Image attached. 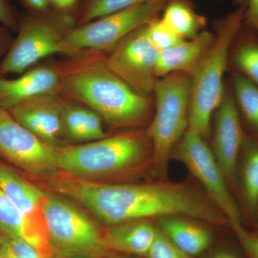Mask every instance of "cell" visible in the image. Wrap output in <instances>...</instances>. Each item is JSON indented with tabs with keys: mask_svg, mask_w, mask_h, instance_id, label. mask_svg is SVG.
<instances>
[{
	"mask_svg": "<svg viewBox=\"0 0 258 258\" xmlns=\"http://www.w3.org/2000/svg\"><path fill=\"white\" fill-rule=\"evenodd\" d=\"M59 93L86 105L117 128L143 125L152 112L148 96L129 87L107 67L103 58L84 61L64 70Z\"/></svg>",
	"mask_w": 258,
	"mask_h": 258,
	"instance_id": "6da1fadb",
	"label": "cell"
},
{
	"mask_svg": "<svg viewBox=\"0 0 258 258\" xmlns=\"http://www.w3.org/2000/svg\"><path fill=\"white\" fill-rule=\"evenodd\" d=\"M58 170L77 179H121L154 170L147 131L136 130L79 145L58 147Z\"/></svg>",
	"mask_w": 258,
	"mask_h": 258,
	"instance_id": "7a4b0ae2",
	"label": "cell"
},
{
	"mask_svg": "<svg viewBox=\"0 0 258 258\" xmlns=\"http://www.w3.org/2000/svg\"><path fill=\"white\" fill-rule=\"evenodd\" d=\"M244 6H237L216 24L215 40L191 76V96L188 128L208 137L212 115L224 94L225 75L232 45L243 25Z\"/></svg>",
	"mask_w": 258,
	"mask_h": 258,
	"instance_id": "3957f363",
	"label": "cell"
},
{
	"mask_svg": "<svg viewBox=\"0 0 258 258\" xmlns=\"http://www.w3.org/2000/svg\"><path fill=\"white\" fill-rule=\"evenodd\" d=\"M191 83L189 75L174 73L158 79L154 88L155 115L147 131L160 179H166L171 153L188 128Z\"/></svg>",
	"mask_w": 258,
	"mask_h": 258,
	"instance_id": "277c9868",
	"label": "cell"
},
{
	"mask_svg": "<svg viewBox=\"0 0 258 258\" xmlns=\"http://www.w3.org/2000/svg\"><path fill=\"white\" fill-rule=\"evenodd\" d=\"M42 212L52 258H107L112 253L103 244L102 231L74 205L46 193Z\"/></svg>",
	"mask_w": 258,
	"mask_h": 258,
	"instance_id": "5b68a950",
	"label": "cell"
},
{
	"mask_svg": "<svg viewBox=\"0 0 258 258\" xmlns=\"http://www.w3.org/2000/svg\"><path fill=\"white\" fill-rule=\"evenodd\" d=\"M169 0H149L105 15L69 30L60 53L74 55L86 50H108L131 33L159 17Z\"/></svg>",
	"mask_w": 258,
	"mask_h": 258,
	"instance_id": "8992f818",
	"label": "cell"
},
{
	"mask_svg": "<svg viewBox=\"0 0 258 258\" xmlns=\"http://www.w3.org/2000/svg\"><path fill=\"white\" fill-rule=\"evenodd\" d=\"M69 13H32L20 24L18 36L0 64V74L22 75L39 60L60 53L64 37L74 24Z\"/></svg>",
	"mask_w": 258,
	"mask_h": 258,
	"instance_id": "52a82bcc",
	"label": "cell"
},
{
	"mask_svg": "<svg viewBox=\"0 0 258 258\" xmlns=\"http://www.w3.org/2000/svg\"><path fill=\"white\" fill-rule=\"evenodd\" d=\"M203 136L187 129L171 153L200 181L204 191L227 217L229 225H242L240 210L231 195L221 168Z\"/></svg>",
	"mask_w": 258,
	"mask_h": 258,
	"instance_id": "ba28073f",
	"label": "cell"
},
{
	"mask_svg": "<svg viewBox=\"0 0 258 258\" xmlns=\"http://www.w3.org/2000/svg\"><path fill=\"white\" fill-rule=\"evenodd\" d=\"M0 155L33 175L52 177L59 171L58 147L43 142L1 108Z\"/></svg>",
	"mask_w": 258,
	"mask_h": 258,
	"instance_id": "9c48e42d",
	"label": "cell"
},
{
	"mask_svg": "<svg viewBox=\"0 0 258 258\" xmlns=\"http://www.w3.org/2000/svg\"><path fill=\"white\" fill-rule=\"evenodd\" d=\"M146 25L118 42L103 59L107 67L129 87L148 96L154 93L159 79L156 66L159 52L149 40Z\"/></svg>",
	"mask_w": 258,
	"mask_h": 258,
	"instance_id": "30bf717a",
	"label": "cell"
},
{
	"mask_svg": "<svg viewBox=\"0 0 258 258\" xmlns=\"http://www.w3.org/2000/svg\"><path fill=\"white\" fill-rule=\"evenodd\" d=\"M244 142L240 112L232 92H226L217 110L213 154L227 182H235L239 154Z\"/></svg>",
	"mask_w": 258,
	"mask_h": 258,
	"instance_id": "8fae6325",
	"label": "cell"
},
{
	"mask_svg": "<svg viewBox=\"0 0 258 258\" xmlns=\"http://www.w3.org/2000/svg\"><path fill=\"white\" fill-rule=\"evenodd\" d=\"M66 101L58 93L42 95L23 102L9 110L20 124L50 145L58 147L64 135Z\"/></svg>",
	"mask_w": 258,
	"mask_h": 258,
	"instance_id": "7c38bea8",
	"label": "cell"
},
{
	"mask_svg": "<svg viewBox=\"0 0 258 258\" xmlns=\"http://www.w3.org/2000/svg\"><path fill=\"white\" fill-rule=\"evenodd\" d=\"M64 70L51 66L31 69L15 79H0V108L9 110L35 97L59 93Z\"/></svg>",
	"mask_w": 258,
	"mask_h": 258,
	"instance_id": "4fadbf2b",
	"label": "cell"
},
{
	"mask_svg": "<svg viewBox=\"0 0 258 258\" xmlns=\"http://www.w3.org/2000/svg\"><path fill=\"white\" fill-rule=\"evenodd\" d=\"M158 232L159 227L152 220H137L108 226L102 237L110 252L145 258Z\"/></svg>",
	"mask_w": 258,
	"mask_h": 258,
	"instance_id": "5bb4252c",
	"label": "cell"
},
{
	"mask_svg": "<svg viewBox=\"0 0 258 258\" xmlns=\"http://www.w3.org/2000/svg\"><path fill=\"white\" fill-rule=\"evenodd\" d=\"M215 37V33L203 30L195 38L183 40L159 52L156 66L158 79L174 73H184L191 76Z\"/></svg>",
	"mask_w": 258,
	"mask_h": 258,
	"instance_id": "9a60e30c",
	"label": "cell"
},
{
	"mask_svg": "<svg viewBox=\"0 0 258 258\" xmlns=\"http://www.w3.org/2000/svg\"><path fill=\"white\" fill-rule=\"evenodd\" d=\"M0 189L29 221L46 231L42 212V204L46 193L1 163Z\"/></svg>",
	"mask_w": 258,
	"mask_h": 258,
	"instance_id": "2e32d148",
	"label": "cell"
},
{
	"mask_svg": "<svg viewBox=\"0 0 258 258\" xmlns=\"http://www.w3.org/2000/svg\"><path fill=\"white\" fill-rule=\"evenodd\" d=\"M161 232L174 245L191 257L205 253L213 242V236L205 226L187 217L169 216L157 219Z\"/></svg>",
	"mask_w": 258,
	"mask_h": 258,
	"instance_id": "e0dca14e",
	"label": "cell"
},
{
	"mask_svg": "<svg viewBox=\"0 0 258 258\" xmlns=\"http://www.w3.org/2000/svg\"><path fill=\"white\" fill-rule=\"evenodd\" d=\"M0 233L28 242L45 255L52 257L45 230L29 221L0 189Z\"/></svg>",
	"mask_w": 258,
	"mask_h": 258,
	"instance_id": "ac0fdd59",
	"label": "cell"
},
{
	"mask_svg": "<svg viewBox=\"0 0 258 258\" xmlns=\"http://www.w3.org/2000/svg\"><path fill=\"white\" fill-rule=\"evenodd\" d=\"M62 120L64 135L73 140L91 142L106 137L101 117L88 107L66 102Z\"/></svg>",
	"mask_w": 258,
	"mask_h": 258,
	"instance_id": "d6986e66",
	"label": "cell"
},
{
	"mask_svg": "<svg viewBox=\"0 0 258 258\" xmlns=\"http://www.w3.org/2000/svg\"><path fill=\"white\" fill-rule=\"evenodd\" d=\"M162 12L163 21L184 40L195 38L206 26V18L188 0H169Z\"/></svg>",
	"mask_w": 258,
	"mask_h": 258,
	"instance_id": "ffe728a7",
	"label": "cell"
},
{
	"mask_svg": "<svg viewBox=\"0 0 258 258\" xmlns=\"http://www.w3.org/2000/svg\"><path fill=\"white\" fill-rule=\"evenodd\" d=\"M232 48L236 72L258 86V33L242 25Z\"/></svg>",
	"mask_w": 258,
	"mask_h": 258,
	"instance_id": "44dd1931",
	"label": "cell"
},
{
	"mask_svg": "<svg viewBox=\"0 0 258 258\" xmlns=\"http://www.w3.org/2000/svg\"><path fill=\"white\" fill-rule=\"evenodd\" d=\"M232 88L239 112L249 128L258 134V86L235 72L232 78Z\"/></svg>",
	"mask_w": 258,
	"mask_h": 258,
	"instance_id": "7402d4cb",
	"label": "cell"
},
{
	"mask_svg": "<svg viewBox=\"0 0 258 258\" xmlns=\"http://www.w3.org/2000/svg\"><path fill=\"white\" fill-rule=\"evenodd\" d=\"M147 1L149 0H87L80 12L78 25Z\"/></svg>",
	"mask_w": 258,
	"mask_h": 258,
	"instance_id": "603a6c76",
	"label": "cell"
},
{
	"mask_svg": "<svg viewBox=\"0 0 258 258\" xmlns=\"http://www.w3.org/2000/svg\"><path fill=\"white\" fill-rule=\"evenodd\" d=\"M242 181L245 203L249 210H256L258 201V142L251 146L246 156Z\"/></svg>",
	"mask_w": 258,
	"mask_h": 258,
	"instance_id": "cb8c5ba5",
	"label": "cell"
},
{
	"mask_svg": "<svg viewBox=\"0 0 258 258\" xmlns=\"http://www.w3.org/2000/svg\"><path fill=\"white\" fill-rule=\"evenodd\" d=\"M146 31L149 40L159 52L171 48L184 40L159 17L146 25Z\"/></svg>",
	"mask_w": 258,
	"mask_h": 258,
	"instance_id": "d4e9b609",
	"label": "cell"
},
{
	"mask_svg": "<svg viewBox=\"0 0 258 258\" xmlns=\"http://www.w3.org/2000/svg\"><path fill=\"white\" fill-rule=\"evenodd\" d=\"M0 257L52 258L42 253L25 240L8 237H5L4 242L0 247Z\"/></svg>",
	"mask_w": 258,
	"mask_h": 258,
	"instance_id": "484cf974",
	"label": "cell"
},
{
	"mask_svg": "<svg viewBox=\"0 0 258 258\" xmlns=\"http://www.w3.org/2000/svg\"><path fill=\"white\" fill-rule=\"evenodd\" d=\"M145 258H193L174 245L159 229L152 248Z\"/></svg>",
	"mask_w": 258,
	"mask_h": 258,
	"instance_id": "4316f807",
	"label": "cell"
},
{
	"mask_svg": "<svg viewBox=\"0 0 258 258\" xmlns=\"http://www.w3.org/2000/svg\"><path fill=\"white\" fill-rule=\"evenodd\" d=\"M242 250L248 258H258V234L246 230L242 225L231 227Z\"/></svg>",
	"mask_w": 258,
	"mask_h": 258,
	"instance_id": "83f0119b",
	"label": "cell"
},
{
	"mask_svg": "<svg viewBox=\"0 0 258 258\" xmlns=\"http://www.w3.org/2000/svg\"><path fill=\"white\" fill-rule=\"evenodd\" d=\"M237 6H244V25L258 33V0H234Z\"/></svg>",
	"mask_w": 258,
	"mask_h": 258,
	"instance_id": "f1b7e54d",
	"label": "cell"
},
{
	"mask_svg": "<svg viewBox=\"0 0 258 258\" xmlns=\"http://www.w3.org/2000/svg\"><path fill=\"white\" fill-rule=\"evenodd\" d=\"M0 23L13 30L19 27L18 18L8 0H0Z\"/></svg>",
	"mask_w": 258,
	"mask_h": 258,
	"instance_id": "f546056e",
	"label": "cell"
},
{
	"mask_svg": "<svg viewBox=\"0 0 258 258\" xmlns=\"http://www.w3.org/2000/svg\"><path fill=\"white\" fill-rule=\"evenodd\" d=\"M23 4L32 11V13L43 14L49 13L50 0H22Z\"/></svg>",
	"mask_w": 258,
	"mask_h": 258,
	"instance_id": "4dcf8cb0",
	"label": "cell"
},
{
	"mask_svg": "<svg viewBox=\"0 0 258 258\" xmlns=\"http://www.w3.org/2000/svg\"><path fill=\"white\" fill-rule=\"evenodd\" d=\"M79 0H50V6L53 7L58 13H69L74 8Z\"/></svg>",
	"mask_w": 258,
	"mask_h": 258,
	"instance_id": "1f68e13d",
	"label": "cell"
},
{
	"mask_svg": "<svg viewBox=\"0 0 258 258\" xmlns=\"http://www.w3.org/2000/svg\"><path fill=\"white\" fill-rule=\"evenodd\" d=\"M205 258H244L241 254L227 249H216L212 251ZM248 258V257H247Z\"/></svg>",
	"mask_w": 258,
	"mask_h": 258,
	"instance_id": "d6a6232c",
	"label": "cell"
},
{
	"mask_svg": "<svg viewBox=\"0 0 258 258\" xmlns=\"http://www.w3.org/2000/svg\"><path fill=\"white\" fill-rule=\"evenodd\" d=\"M107 258H141V257H138V256L123 255V254L113 253V252H112Z\"/></svg>",
	"mask_w": 258,
	"mask_h": 258,
	"instance_id": "836d02e7",
	"label": "cell"
},
{
	"mask_svg": "<svg viewBox=\"0 0 258 258\" xmlns=\"http://www.w3.org/2000/svg\"><path fill=\"white\" fill-rule=\"evenodd\" d=\"M5 237L1 233H0V247L3 245V242H4Z\"/></svg>",
	"mask_w": 258,
	"mask_h": 258,
	"instance_id": "e575fe53",
	"label": "cell"
},
{
	"mask_svg": "<svg viewBox=\"0 0 258 258\" xmlns=\"http://www.w3.org/2000/svg\"><path fill=\"white\" fill-rule=\"evenodd\" d=\"M69 258H96L93 257H89V256H76V257H69Z\"/></svg>",
	"mask_w": 258,
	"mask_h": 258,
	"instance_id": "d590c367",
	"label": "cell"
},
{
	"mask_svg": "<svg viewBox=\"0 0 258 258\" xmlns=\"http://www.w3.org/2000/svg\"><path fill=\"white\" fill-rule=\"evenodd\" d=\"M256 210H257V221H258V201H257V207H256Z\"/></svg>",
	"mask_w": 258,
	"mask_h": 258,
	"instance_id": "8d00e7d4",
	"label": "cell"
},
{
	"mask_svg": "<svg viewBox=\"0 0 258 258\" xmlns=\"http://www.w3.org/2000/svg\"><path fill=\"white\" fill-rule=\"evenodd\" d=\"M0 258H1V257H0Z\"/></svg>",
	"mask_w": 258,
	"mask_h": 258,
	"instance_id": "74e56055",
	"label": "cell"
}]
</instances>
